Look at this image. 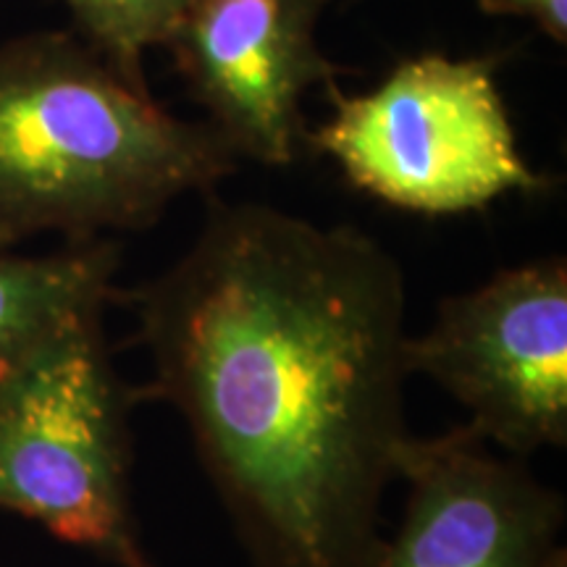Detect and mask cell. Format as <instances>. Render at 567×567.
Here are the masks:
<instances>
[{
	"label": "cell",
	"instance_id": "3",
	"mask_svg": "<svg viewBox=\"0 0 567 567\" xmlns=\"http://www.w3.org/2000/svg\"><path fill=\"white\" fill-rule=\"evenodd\" d=\"M92 310L45 334L0 379V509L109 559L153 567L132 513L130 408Z\"/></svg>",
	"mask_w": 567,
	"mask_h": 567
},
{
	"label": "cell",
	"instance_id": "10",
	"mask_svg": "<svg viewBox=\"0 0 567 567\" xmlns=\"http://www.w3.org/2000/svg\"><path fill=\"white\" fill-rule=\"evenodd\" d=\"M488 17L526 19L551 42H567V0H476Z\"/></svg>",
	"mask_w": 567,
	"mask_h": 567
},
{
	"label": "cell",
	"instance_id": "4",
	"mask_svg": "<svg viewBox=\"0 0 567 567\" xmlns=\"http://www.w3.org/2000/svg\"><path fill=\"white\" fill-rule=\"evenodd\" d=\"M331 116L305 145L360 193L417 216H460L547 179L520 153L496 59L421 53L368 92L329 90Z\"/></svg>",
	"mask_w": 567,
	"mask_h": 567
},
{
	"label": "cell",
	"instance_id": "7",
	"mask_svg": "<svg viewBox=\"0 0 567 567\" xmlns=\"http://www.w3.org/2000/svg\"><path fill=\"white\" fill-rule=\"evenodd\" d=\"M331 0H197L166 40L174 66L239 161L289 166L308 137L305 92L337 87L318 45Z\"/></svg>",
	"mask_w": 567,
	"mask_h": 567
},
{
	"label": "cell",
	"instance_id": "2",
	"mask_svg": "<svg viewBox=\"0 0 567 567\" xmlns=\"http://www.w3.org/2000/svg\"><path fill=\"white\" fill-rule=\"evenodd\" d=\"M237 166L208 122L174 116L80 34L0 42V247L142 231Z\"/></svg>",
	"mask_w": 567,
	"mask_h": 567
},
{
	"label": "cell",
	"instance_id": "5",
	"mask_svg": "<svg viewBox=\"0 0 567 567\" xmlns=\"http://www.w3.org/2000/svg\"><path fill=\"white\" fill-rule=\"evenodd\" d=\"M410 373L442 386L465 429L509 457L567 444V260L547 255L450 295L423 334H410Z\"/></svg>",
	"mask_w": 567,
	"mask_h": 567
},
{
	"label": "cell",
	"instance_id": "8",
	"mask_svg": "<svg viewBox=\"0 0 567 567\" xmlns=\"http://www.w3.org/2000/svg\"><path fill=\"white\" fill-rule=\"evenodd\" d=\"M122 252L111 237L30 255L0 247V379L42 337L116 300Z\"/></svg>",
	"mask_w": 567,
	"mask_h": 567
},
{
	"label": "cell",
	"instance_id": "9",
	"mask_svg": "<svg viewBox=\"0 0 567 567\" xmlns=\"http://www.w3.org/2000/svg\"><path fill=\"white\" fill-rule=\"evenodd\" d=\"M74 34L132 82L145 84V55L163 48L197 0H61Z\"/></svg>",
	"mask_w": 567,
	"mask_h": 567
},
{
	"label": "cell",
	"instance_id": "1",
	"mask_svg": "<svg viewBox=\"0 0 567 567\" xmlns=\"http://www.w3.org/2000/svg\"><path fill=\"white\" fill-rule=\"evenodd\" d=\"M151 381L184 417L255 567H360L410 442L408 287L354 226L213 200L130 295Z\"/></svg>",
	"mask_w": 567,
	"mask_h": 567
},
{
	"label": "cell",
	"instance_id": "6",
	"mask_svg": "<svg viewBox=\"0 0 567 567\" xmlns=\"http://www.w3.org/2000/svg\"><path fill=\"white\" fill-rule=\"evenodd\" d=\"M396 481L400 526L360 567H565L563 494L465 425L410 436Z\"/></svg>",
	"mask_w": 567,
	"mask_h": 567
}]
</instances>
